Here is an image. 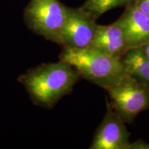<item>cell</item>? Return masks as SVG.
<instances>
[{"label":"cell","instance_id":"11","mask_svg":"<svg viewBox=\"0 0 149 149\" xmlns=\"http://www.w3.org/2000/svg\"><path fill=\"white\" fill-rule=\"evenodd\" d=\"M133 3L137 8L149 16V0H134Z\"/></svg>","mask_w":149,"mask_h":149},{"label":"cell","instance_id":"6","mask_svg":"<svg viewBox=\"0 0 149 149\" xmlns=\"http://www.w3.org/2000/svg\"><path fill=\"white\" fill-rule=\"evenodd\" d=\"M107 111L97 129L90 149H128L130 133L125 123L107 99Z\"/></svg>","mask_w":149,"mask_h":149},{"label":"cell","instance_id":"3","mask_svg":"<svg viewBox=\"0 0 149 149\" xmlns=\"http://www.w3.org/2000/svg\"><path fill=\"white\" fill-rule=\"evenodd\" d=\"M68 6L59 0H31L24 11L26 25L35 34L59 44Z\"/></svg>","mask_w":149,"mask_h":149},{"label":"cell","instance_id":"10","mask_svg":"<svg viewBox=\"0 0 149 149\" xmlns=\"http://www.w3.org/2000/svg\"><path fill=\"white\" fill-rule=\"evenodd\" d=\"M134 0H86L80 8L97 20L107 11L118 7L126 6Z\"/></svg>","mask_w":149,"mask_h":149},{"label":"cell","instance_id":"9","mask_svg":"<svg viewBox=\"0 0 149 149\" xmlns=\"http://www.w3.org/2000/svg\"><path fill=\"white\" fill-rule=\"evenodd\" d=\"M121 59L126 73L149 88V59L141 48H130Z\"/></svg>","mask_w":149,"mask_h":149},{"label":"cell","instance_id":"13","mask_svg":"<svg viewBox=\"0 0 149 149\" xmlns=\"http://www.w3.org/2000/svg\"><path fill=\"white\" fill-rule=\"evenodd\" d=\"M141 49L143 50L145 55L147 56V57L149 59V41L146 44H145L144 46H141Z\"/></svg>","mask_w":149,"mask_h":149},{"label":"cell","instance_id":"5","mask_svg":"<svg viewBox=\"0 0 149 149\" xmlns=\"http://www.w3.org/2000/svg\"><path fill=\"white\" fill-rule=\"evenodd\" d=\"M96 21L80 7H68L67 18L58 44L72 48L91 46L98 26Z\"/></svg>","mask_w":149,"mask_h":149},{"label":"cell","instance_id":"2","mask_svg":"<svg viewBox=\"0 0 149 149\" xmlns=\"http://www.w3.org/2000/svg\"><path fill=\"white\" fill-rule=\"evenodd\" d=\"M59 60L72 66L87 81L107 89L126 75L122 59L111 57L97 48L63 47Z\"/></svg>","mask_w":149,"mask_h":149},{"label":"cell","instance_id":"8","mask_svg":"<svg viewBox=\"0 0 149 149\" xmlns=\"http://www.w3.org/2000/svg\"><path fill=\"white\" fill-rule=\"evenodd\" d=\"M91 46L118 59H122L130 49L124 32L116 22L109 25H98Z\"/></svg>","mask_w":149,"mask_h":149},{"label":"cell","instance_id":"1","mask_svg":"<svg viewBox=\"0 0 149 149\" xmlns=\"http://www.w3.org/2000/svg\"><path fill=\"white\" fill-rule=\"evenodd\" d=\"M81 76L68 63L42 64L29 69L18 78L33 103L51 109L63 97L70 94Z\"/></svg>","mask_w":149,"mask_h":149},{"label":"cell","instance_id":"7","mask_svg":"<svg viewBox=\"0 0 149 149\" xmlns=\"http://www.w3.org/2000/svg\"><path fill=\"white\" fill-rule=\"evenodd\" d=\"M124 32L130 48L141 47L149 41V16L133 3L116 21Z\"/></svg>","mask_w":149,"mask_h":149},{"label":"cell","instance_id":"12","mask_svg":"<svg viewBox=\"0 0 149 149\" xmlns=\"http://www.w3.org/2000/svg\"><path fill=\"white\" fill-rule=\"evenodd\" d=\"M128 149H149V144L144 141H136L133 143L130 142Z\"/></svg>","mask_w":149,"mask_h":149},{"label":"cell","instance_id":"4","mask_svg":"<svg viewBox=\"0 0 149 149\" xmlns=\"http://www.w3.org/2000/svg\"><path fill=\"white\" fill-rule=\"evenodd\" d=\"M112 107L125 124H130L141 112L149 109V88L127 74L107 88Z\"/></svg>","mask_w":149,"mask_h":149}]
</instances>
